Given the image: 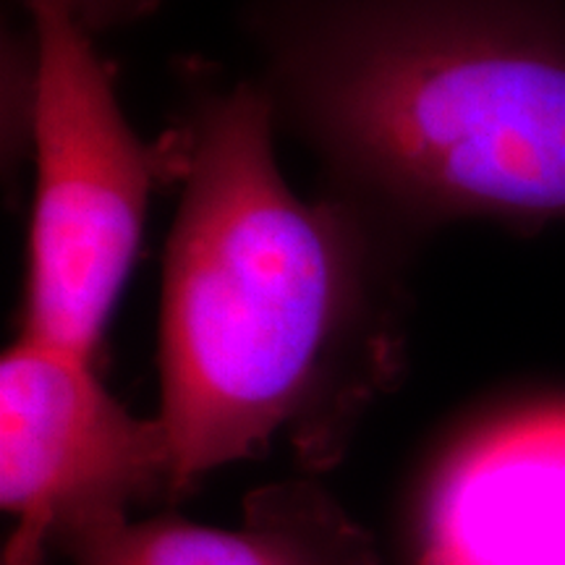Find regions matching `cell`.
<instances>
[{"mask_svg": "<svg viewBox=\"0 0 565 565\" xmlns=\"http://www.w3.org/2000/svg\"><path fill=\"white\" fill-rule=\"evenodd\" d=\"M273 129L252 82L202 100L183 126L158 351L173 494L280 435L328 463L393 370L401 246L335 194L301 200Z\"/></svg>", "mask_w": 565, "mask_h": 565, "instance_id": "cell-1", "label": "cell"}, {"mask_svg": "<svg viewBox=\"0 0 565 565\" xmlns=\"http://www.w3.org/2000/svg\"><path fill=\"white\" fill-rule=\"evenodd\" d=\"M259 87L404 249L565 223V0H257Z\"/></svg>", "mask_w": 565, "mask_h": 565, "instance_id": "cell-2", "label": "cell"}, {"mask_svg": "<svg viewBox=\"0 0 565 565\" xmlns=\"http://www.w3.org/2000/svg\"><path fill=\"white\" fill-rule=\"evenodd\" d=\"M24 9L34 192L21 335L92 362L137 259L152 189L186 168V134L141 139L92 34L58 0Z\"/></svg>", "mask_w": 565, "mask_h": 565, "instance_id": "cell-3", "label": "cell"}, {"mask_svg": "<svg viewBox=\"0 0 565 565\" xmlns=\"http://www.w3.org/2000/svg\"><path fill=\"white\" fill-rule=\"evenodd\" d=\"M173 494V448L160 416L141 419L89 359L21 335L0 362V505L17 526L129 511Z\"/></svg>", "mask_w": 565, "mask_h": 565, "instance_id": "cell-4", "label": "cell"}, {"mask_svg": "<svg viewBox=\"0 0 565 565\" xmlns=\"http://www.w3.org/2000/svg\"><path fill=\"white\" fill-rule=\"evenodd\" d=\"M419 565H565V398L503 408L445 450Z\"/></svg>", "mask_w": 565, "mask_h": 565, "instance_id": "cell-5", "label": "cell"}, {"mask_svg": "<svg viewBox=\"0 0 565 565\" xmlns=\"http://www.w3.org/2000/svg\"><path fill=\"white\" fill-rule=\"evenodd\" d=\"M53 545L74 565H380L362 529L309 482L254 492L238 529L108 511L63 521Z\"/></svg>", "mask_w": 565, "mask_h": 565, "instance_id": "cell-6", "label": "cell"}, {"mask_svg": "<svg viewBox=\"0 0 565 565\" xmlns=\"http://www.w3.org/2000/svg\"><path fill=\"white\" fill-rule=\"evenodd\" d=\"M30 0H21L26 6ZM89 34L129 24L158 9V0H58Z\"/></svg>", "mask_w": 565, "mask_h": 565, "instance_id": "cell-7", "label": "cell"}, {"mask_svg": "<svg viewBox=\"0 0 565 565\" xmlns=\"http://www.w3.org/2000/svg\"><path fill=\"white\" fill-rule=\"evenodd\" d=\"M51 547V534L38 532V529L13 526L11 536L3 545L0 565H51L47 563V550Z\"/></svg>", "mask_w": 565, "mask_h": 565, "instance_id": "cell-8", "label": "cell"}]
</instances>
